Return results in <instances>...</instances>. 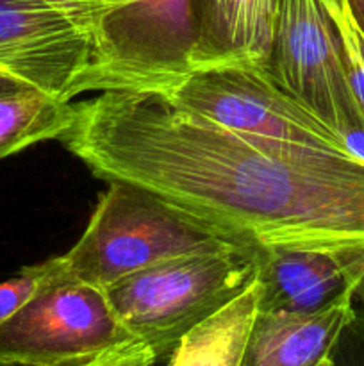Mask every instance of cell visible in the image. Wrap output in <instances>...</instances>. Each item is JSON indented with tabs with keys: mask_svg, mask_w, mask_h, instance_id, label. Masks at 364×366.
<instances>
[{
	"mask_svg": "<svg viewBox=\"0 0 364 366\" xmlns=\"http://www.w3.org/2000/svg\"><path fill=\"white\" fill-rule=\"evenodd\" d=\"M66 149L103 181L157 193L239 245L364 254V156L231 131L163 93L75 104Z\"/></svg>",
	"mask_w": 364,
	"mask_h": 366,
	"instance_id": "6da1fadb",
	"label": "cell"
},
{
	"mask_svg": "<svg viewBox=\"0 0 364 366\" xmlns=\"http://www.w3.org/2000/svg\"><path fill=\"white\" fill-rule=\"evenodd\" d=\"M263 250L236 243L184 254L127 275L103 292L128 343L161 363L184 336L256 281Z\"/></svg>",
	"mask_w": 364,
	"mask_h": 366,
	"instance_id": "7a4b0ae2",
	"label": "cell"
},
{
	"mask_svg": "<svg viewBox=\"0 0 364 366\" xmlns=\"http://www.w3.org/2000/svg\"><path fill=\"white\" fill-rule=\"evenodd\" d=\"M107 182L86 231L57 257L66 277L106 290L171 257L236 245L202 218L143 186L118 179Z\"/></svg>",
	"mask_w": 364,
	"mask_h": 366,
	"instance_id": "3957f363",
	"label": "cell"
},
{
	"mask_svg": "<svg viewBox=\"0 0 364 366\" xmlns=\"http://www.w3.org/2000/svg\"><path fill=\"white\" fill-rule=\"evenodd\" d=\"M200 0H106L88 92L164 93L195 71Z\"/></svg>",
	"mask_w": 364,
	"mask_h": 366,
	"instance_id": "277c9868",
	"label": "cell"
},
{
	"mask_svg": "<svg viewBox=\"0 0 364 366\" xmlns=\"http://www.w3.org/2000/svg\"><path fill=\"white\" fill-rule=\"evenodd\" d=\"M175 106L231 131L325 150L352 143L253 64L195 70L163 93Z\"/></svg>",
	"mask_w": 364,
	"mask_h": 366,
	"instance_id": "5b68a950",
	"label": "cell"
},
{
	"mask_svg": "<svg viewBox=\"0 0 364 366\" xmlns=\"http://www.w3.org/2000/svg\"><path fill=\"white\" fill-rule=\"evenodd\" d=\"M36 295L0 324V356L77 366L128 338L102 288L61 274L57 257Z\"/></svg>",
	"mask_w": 364,
	"mask_h": 366,
	"instance_id": "8992f818",
	"label": "cell"
},
{
	"mask_svg": "<svg viewBox=\"0 0 364 366\" xmlns=\"http://www.w3.org/2000/svg\"><path fill=\"white\" fill-rule=\"evenodd\" d=\"M266 70L350 143L364 136L338 36L320 0H275Z\"/></svg>",
	"mask_w": 364,
	"mask_h": 366,
	"instance_id": "52a82bcc",
	"label": "cell"
},
{
	"mask_svg": "<svg viewBox=\"0 0 364 366\" xmlns=\"http://www.w3.org/2000/svg\"><path fill=\"white\" fill-rule=\"evenodd\" d=\"M93 38L46 0H0V70L71 102L88 93Z\"/></svg>",
	"mask_w": 364,
	"mask_h": 366,
	"instance_id": "ba28073f",
	"label": "cell"
},
{
	"mask_svg": "<svg viewBox=\"0 0 364 366\" xmlns=\"http://www.w3.org/2000/svg\"><path fill=\"white\" fill-rule=\"evenodd\" d=\"M364 254L314 249L263 250L257 270L259 310L314 313L334 302L359 277Z\"/></svg>",
	"mask_w": 364,
	"mask_h": 366,
	"instance_id": "9c48e42d",
	"label": "cell"
},
{
	"mask_svg": "<svg viewBox=\"0 0 364 366\" xmlns=\"http://www.w3.org/2000/svg\"><path fill=\"white\" fill-rule=\"evenodd\" d=\"M353 288L314 313L257 310L239 366L320 365L355 317Z\"/></svg>",
	"mask_w": 364,
	"mask_h": 366,
	"instance_id": "30bf717a",
	"label": "cell"
},
{
	"mask_svg": "<svg viewBox=\"0 0 364 366\" xmlns=\"http://www.w3.org/2000/svg\"><path fill=\"white\" fill-rule=\"evenodd\" d=\"M275 0H200L195 70L232 64L266 68Z\"/></svg>",
	"mask_w": 364,
	"mask_h": 366,
	"instance_id": "8fae6325",
	"label": "cell"
},
{
	"mask_svg": "<svg viewBox=\"0 0 364 366\" xmlns=\"http://www.w3.org/2000/svg\"><path fill=\"white\" fill-rule=\"evenodd\" d=\"M74 102L31 92L0 97V159L36 143L61 139L74 125Z\"/></svg>",
	"mask_w": 364,
	"mask_h": 366,
	"instance_id": "7c38bea8",
	"label": "cell"
},
{
	"mask_svg": "<svg viewBox=\"0 0 364 366\" xmlns=\"http://www.w3.org/2000/svg\"><path fill=\"white\" fill-rule=\"evenodd\" d=\"M338 36L350 89L364 120V31L346 0H320Z\"/></svg>",
	"mask_w": 364,
	"mask_h": 366,
	"instance_id": "4fadbf2b",
	"label": "cell"
},
{
	"mask_svg": "<svg viewBox=\"0 0 364 366\" xmlns=\"http://www.w3.org/2000/svg\"><path fill=\"white\" fill-rule=\"evenodd\" d=\"M49 270L50 267L46 259L43 263L25 267L18 275L0 282V324L9 320L36 295L49 275Z\"/></svg>",
	"mask_w": 364,
	"mask_h": 366,
	"instance_id": "5bb4252c",
	"label": "cell"
},
{
	"mask_svg": "<svg viewBox=\"0 0 364 366\" xmlns=\"http://www.w3.org/2000/svg\"><path fill=\"white\" fill-rule=\"evenodd\" d=\"M332 366H364V315L355 313L330 350Z\"/></svg>",
	"mask_w": 364,
	"mask_h": 366,
	"instance_id": "9a60e30c",
	"label": "cell"
},
{
	"mask_svg": "<svg viewBox=\"0 0 364 366\" xmlns=\"http://www.w3.org/2000/svg\"><path fill=\"white\" fill-rule=\"evenodd\" d=\"M159 363H153L143 352L128 343V338L116 345L109 347L103 352L96 354L91 360L77 366H157Z\"/></svg>",
	"mask_w": 364,
	"mask_h": 366,
	"instance_id": "2e32d148",
	"label": "cell"
},
{
	"mask_svg": "<svg viewBox=\"0 0 364 366\" xmlns=\"http://www.w3.org/2000/svg\"><path fill=\"white\" fill-rule=\"evenodd\" d=\"M46 2L54 4L70 14L91 34V38L106 6V0H46Z\"/></svg>",
	"mask_w": 364,
	"mask_h": 366,
	"instance_id": "e0dca14e",
	"label": "cell"
},
{
	"mask_svg": "<svg viewBox=\"0 0 364 366\" xmlns=\"http://www.w3.org/2000/svg\"><path fill=\"white\" fill-rule=\"evenodd\" d=\"M31 86H27L25 82L18 81L14 79L13 75L6 74V71L0 70V97L2 95H14V93H21V92H31Z\"/></svg>",
	"mask_w": 364,
	"mask_h": 366,
	"instance_id": "ac0fdd59",
	"label": "cell"
},
{
	"mask_svg": "<svg viewBox=\"0 0 364 366\" xmlns=\"http://www.w3.org/2000/svg\"><path fill=\"white\" fill-rule=\"evenodd\" d=\"M346 2H348L350 11H352L359 27L364 31V0H346Z\"/></svg>",
	"mask_w": 364,
	"mask_h": 366,
	"instance_id": "d6986e66",
	"label": "cell"
},
{
	"mask_svg": "<svg viewBox=\"0 0 364 366\" xmlns=\"http://www.w3.org/2000/svg\"><path fill=\"white\" fill-rule=\"evenodd\" d=\"M353 299L360 300L364 306V259H363V263H360L359 277H357L355 288H353Z\"/></svg>",
	"mask_w": 364,
	"mask_h": 366,
	"instance_id": "ffe728a7",
	"label": "cell"
},
{
	"mask_svg": "<svg viewBox=\"0 0 364 366\" xmlns=\"http://www.w3.org/2000/svg\"><path fill=\"white\" fill-rule=\"evenodd\" d=\"M0 366H50V365L31 363V361H21V360H13V357L0 356Z\"/></svg>",
	"mask_w": 364,
	"mask_h": 366,
	"instance_id": "44dd1931",
	"label": "cell"
},
{
	"mask_svg": "<svg viewBox=\"0 0 364 366\" xmlns=\"http://www.w3.org/2000/svg\"><path fill=\"white\" fill-rule=\"evenodd\" d=\"M318 366H332V363H330V354H328V356L325 357V360L321 361V363L318 365Z\"/></svg>",
	"mask_w": 364,
	"mask_h": 366,
	"instance_id": "7402d4cb",
	"label": "cell"
}]
</instances>
